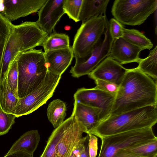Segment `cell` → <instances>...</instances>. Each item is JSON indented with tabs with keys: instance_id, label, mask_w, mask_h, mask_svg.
Listing matches in <instances>:
<instances>
[{
	"instance_id": "obj_1",
	"label": "cell",
	"mask_w": 157,
	"mask_h": 157,
	"mask_svg": "<svg viewBox=\"0 0 157 157\" xmlns=\"http://www.w3.org/2000/svg\"><path fill=\"white\" fill-rule=\"evenodd\" d=\"M157 105V83L137 67L127 70L119 86L109 116Z\"/></svg>"
},
{
	"instance_id": "obj_2",
	"label": "cell",
	"mask_w": 157,
	"mask_h": 157,
	"mask_svg": "<svg viewBox=\"0 0 157 157\" xmlns=\"http://www.w3.org/2000/svg\"><path fill=\"white\" fill-rule=\"evenodd\" d=\"M157 122V106L149 105L109 116L89 134L101 139L129 131L152 128Z\"/></svg>"
},
{
	"instance_id": "obj_3",
	"label": "cell",
	"mask_w": 157,
	"mask_h": 157,
	"mask_svg": "<svg viewBox=\"0 0 157 157\" xmlns=\"http://www.w3.org/2000/svg\"><path fill=\"white\" fill-rule=\"evenodd\" d=\"M48 36L36 21H25L17 25L13 24L4 52L0 82L6 78L11 64L19 54L41 46Z\"/></svg>"
},
{
	"instance_id": "obj_4",
	"label": "cell",
	"mask_w": 157,
	"mask_h": 157,
	"mask_svg": "<svg viewBox=\"0 0 157 157\" xmlns=\"http://www.w3.org/2000/svg\"><path fill=\"white\" fill-rule=\"evenodd\" d=\"M18 72L19 98L27 95L43 82L48 71L44 53L32 49L19 54L16 58Z\"/></svg>"
},
{
	"instance_id": "obj_5",
	"label": "cell",
	"mask_w": 157,
	"mask_h": 157,
	"mask_svg": "<svg viewBox=\"0 0 157 157\" xmlns=\"http://www.w3.org/2000/svg\"><path fill=\"white\" fill-rule=\"evenodd\" d=\"M157 9V0H115L111 12L122 25H140Z\"/></svg>"
},
{
	"instance_id": "obj_6",
	"label": "cell",
	"mask_w": 157,
	"mask_h": 157,
	"mask_svg": "<svg viewBox=\"0 0 157 157\" xmlns=\"http://www.w3.org/2000/svg\"><path fill=\"white\" fill-rule=\"evenodd\" d=\"M109 22L105 15L92 18L82 23L72 47L74 57L82 58L90 53L104 35Z\"/></svg>"
},
{
	"instance_id": "obj_7",
	"label": "cell",
	"mask_w": 157,
	"mask_h": 157,
	"mask_svg": "<svg viewBox=\"0 0 157 157\" xmlns=\"http://www.w3.org/2000/svg\"><path fill=\"white\" fill-rule=\"evenodd\" d=\"M157 138L152 128L124 132L104 137L98 157H113L118 151Z\"/></svg>"
},
{
	"instance_id": "obj_8",
	"label": "cell",
	"mask_w": 157,
	"mask_h": 157,
	"mask_svg": "<svg viewBox=\"0 0 157 157\" xmlns=\"http://www.w3.org/2000/svg\"><path fill=\"white\" fill-rule=\"evenodd\" d=\"M61 77L48 71L43 82L35 90L19 98L14 113L16 117L29 114L46 103L53 95Z\"/></svg>"
},
{
	"instance_id": "obj_9",
	"label": "cell",
	"mask_w": 157,
	"mask_h": 157,
	"mask_svg": "<svg viewBox=\"0 0 157 157\" xmlns=\"http://www.w3.org/2000/svg\"><path fill=\"white\" fill-rule=\"evenodd\" d=\"M113 41L111 35L109 22L104 35L90 53L82 58L75 57V65L71 67V75L79 78L89 75L110 54Z\"/></svg>"
},
{
	"instance_id": "obj_10",
	"label": "cell",
	"mask_w": 157,
	"mask_h": 157,
	"mask_svg": "<svg viewBox=\"0 0 157 157\" xmlns=\"http://www.w3.org/2000/svg\"><path fill=\"white\" fill-rule=\"evenodd\" d=\"M115 96L94 87L79 89L74 94V98L75 102L100 109L101 122L109 116Z\"/></svg>"
},
{
	"instance_id": "obj_11",
	"label": "cell",
	"mask_w": 157,
	"mask_h": 157,
	"mask_svg": "<svg viewBox=\"0 0 157 157\" xmlns=\"http://www.w3.org/2000/svg\"><path fill=\"white\" fill-rule=\"evenodd\" d=\"M47 0H0V13L11 22L39 11Z\"/></svg>"
},
{
	"instance_id": "obj_12",
	"label": "cell",
	"mask_w": 157,
	"mask_h": 157,
	"mask_svg": "<svg viewBox=\"0 0 157 157\" xmlns=\"http://www.w3.org/2000/svg\"><path fill=\"white\" fill-rule=\"evenodd\" d=\"M127 70L119 63L108 56L89 75L94 79H100L115 83L119 86Z\"/></svg>"
},
{
	"instance_id": "obj_13",
	"label": "cell",
	"mask_w": 157,
	"mask_h": 157,
	"mask_svg": "<svg viewBox=\"0 0 157 157\" xmlns=\"http://www.w3.org/2000/svg\"><path fill=\"white\" fill-rule=\"evenodd\" d=\"M63 0H47L38 11L36 21L40 28L47 33L54 30L56 24L65 14Z\"/></svg>"
},
{
	"instance_id": "obj_14",
	"label": "cell",
	"mask_w": 157,
	"mask_h": 157,
	"mask_svg": "<svg viewBox=\"0 0 157 157\" xmlns=\"http://www.w3.org/2000/svg\"><path fill=\"white\" fill-rule=\"evenodd\" d=\"M64 134L56 147L55 157H69L74 147L83 137V132L75 117L71 115Z\"/></svg>"
},
{
	"instance_id": "obj_15",
	"label": "cell",
	"mask_w": 157,
	"mask_h": 157,
	"mask_svg": "<svg viewBox=\"0 0 157 157\" xmlns=\"http://www.w3.org/2000/svg\"><path fill=\"white\" fill-rule=\"evenodd\" d=\"M143 50L122 37L113 40L108 56L121 65L132 62L138 63L141 59L139 55Z\"/></svg>"
},
{
	"instance_id": "obj_16",
	"label": "cell",
	"mask_w": 157,
	"mask_h": 157,
	"mask_svg": "<svg viewBox=\"0 0 157 157\" xmlns=\"http://www.w3.org/2000/svg\"><path fill=\"white\" fill-rule=\"evenodd\" d=\"M101 113L98 108L74 101L71 115L75 117L83 132L88 134L100 122Z\"/></svg>"
},
{
	"instance_id": "obj_17",
	"label": "cell",
	"mask_w": 157,
	"mask_h": 157,
	"mask_svg": "<svg viewBox=\"0 0 157 157\" xmlns=\"http://www.w3.org/2000/svg\"><path fill=\"white\" fill-rule=\"evenodd\" d=\"M44 53L48 71L60 76L71 64L74 57L71 47Z\"/></svg>"
},
{
	"instance_id": "obj_18",
	"label": "cell",
	"mask_w": 157,
	"mask_h": 157,
	"mask_svg": "<svg viewBox=\"0 0 157 157\" xmlns=\"http://www.w3.org/2000/svg\"><path fill=\"white\" fill-rule=\"evenodd\" d=\"M40 140L38 130H31L26 132L13 144L6 154L17 151H22L33 155Z\"/></svg>"
},
{
	"instance_id": "obj_19",
	"label": "cell",
	"mask_w": 157,
	"mask_h": 157,
	"mask_svg": "<svg viewBox=\"0 0 157 157\" xmlns=\"http://www.w3.org/2000/svg\"><path fill=\"white\" fill-rule=\"evenodd\" d=\"M109 0H83L79 16L82 23L92 18L106 15Z\"/></svg>"
},
{
	"instance_id": "obj_20",
	"label": "cell",
	"mask_w": 157,
	"mask_h": 157,
	"mask_svg": "<svg viewBox=\"0 0 157 157\" xmlns=\"http://www.w3.org/2000/svg\"><path fill=\"white\" fill-rule=\"evenodd\" d=\"M18 100L8 85L7 77L0 82V107L3 111L14 114Z\"/></svg>"
},
{
	"instance_id": "obj_21",
	"label": "cell",
	"mask_w": 157,
	"mask_h": 157,
	"mask_svg": "<svg viewBox=\"0 0 157 157\" xmlns=\"http://www.w3.org/2000/svg\"><path fill=\"white\" fill-rule=\"evenodd\" d=\"M65 103L59 99L54 100L48 105L47 115L48 120L55 128L63 122L66 116Z\"/></svg>"
},
{
	"instance_id": "obj_22",
	"label": "cell",
	"mask_w": 157,
	"mask_h": 157,
	"mask_svg": "<svg viewBox=\"0 0 157 157\" xmlns=\"http://www.w3.org/2000/svg\"><path fill=\"white\" fill-rule=\"evenodd\" d=\"M68 122L67 118L53 130L40 157H55L57 146L64 134Z\"/></svg>"
},
{
	"instance_id": "obj_23",
	"label": "cell",
	"mask_w": 157,
	"mask_h": 157,
	"mask_svg": "<svg viewBox=\"0 0 157 157\" xmlns=\"http://www.w3.org/2000/svg\"><path fill=\"white\" fill-rule=\"evenodd\" d=\"M137 68L148 75L157 83V46L150 51L148 56L144 59H141Z\"/></svg>"
},
{
	"instance_id": "obj_24",
	"label": "cell",
	"mask_w": 157,
	"mask_h": 157,
	"mask_svg": "<svg viewBox=\"0 0 157 157\" xmlns=\"http://www.w3.org/2000/svg\"><path fill=\"white\" fill-rule=\"evenodd\" d=\"M41 46L44 52L68 48L70 47L69 37L64 33H54L48 36Z\"/></svg>"
},
{
	"instance_id": "obj_25",
	"label": "cell",
	"mask_w": 157,
	"mask_h": 157,
	"mask_svg": "<svg viewBox=\"0 0 157 157\" xmlns=\"http://www.w3.org/2000/svg\"><path fill=\"white\" fill-rule=\"evenodd\" d=\"M123 37L132 44L143 50L151 49L153 46L151 40L136 29H123Z\"/></svg>"
},
{
	"instance_id": "obj_26",
	"label": "cell",
	"mask_w": 157,
	"mask_h": 157,
	"mask_svg": "<svg viewBox=\"0 0 157 157\" xmlns=\"http://www.w3.org/2000/svg\"><path fill=\"white\" fill-rule=\"evenodd\" d=\"M13 24L0 13V73L5 48Z\"/></svg>"
},
{
	"instance_id": "obj_27",
	"label": "cell",
	"mask_w": 157,
	"mask_h": 157,
	"mask_svg": "<svg viewBox=\"0 0 157 157\" xmlns=\"http://www.w3.org/2000/svg\"><path fill=\"white\" fill-rule=\"evenodd\" d=\"M123 150L141 157L150 156L157 154V139Z\"/></svg>"
},
{
	"instance_id": "obj_28",
	"label": "cell",
	"mask_w": 157,
	"mask_h": 157,
	"mask_svg": "<svg viewBox=\"0 0 157 157\" xmlns=\"http://www.w3.org/2000/svg\"><path fill=\"white\" fill-rule=\"evenodd\" d=\"M83 0H63L65 13L76 22L80 21L79 16Z\"/></svg>"
},
{
	"instance_id": "obj_29",
	"label": "cell",
	"mask_w": 157,
	"mask_h": 157,
	"mask_svg": "<svg viewBox=\"0 0 157 157\" xmlns=\"http://www.w3.org/2000/svg\"><path fill=\"white\" fill-rule=\"evenodd\" d=\"M7 83L16 96L18 98V72L17 63L15 59L11 64L7 75Z\"/></svg>"
},
{
	"instance_id": "obj_30",
	"label": "cell",
	"mask_w": 157,
	"mask_h": 157,
	"mask_svg": "<svg viewBox=\"0 0 157 157\" xmlns=\"http://www.w3.org/2000/svg\"><path fill=\"white\" fill-rule=\"evenodd\" d=\"M16 117L14 114L4 112L0 107V136L8 132Z\"/></svg>"
},
{
	"instance_id": "obj_31",
	"label": "cell",
	"mask_w": 157,
	"mask_h": 157,
	"mask_svg": "<svg viewBox=\"0 0 157 157\" xmlns=\"http://www.w3.org/2000/svg\"><path fill=\"white\" fill-rule=\"evenodd\" d=\"M96 86L95 87L103 91L116 95L119 88L117 84L100 79L94 80Z\"/></svg>"
},
{
	"instance_id": "obj_32",
	"label": "cell",
	"mask_w": 157,
	"mask_h": 157,
	"mask_svg": "<svg viewBox=\"0 0 157 157\" xmlns=\"http://www.w3.org/2000/svg\"><path fill=\"white\" fill-rule=\"evenodd\" d=\"M109 22L110 32L113 39L122 37L124 27L123 25L114 18H111Z\"/></svg>"
},
{
	"instance_id": "obj_33",
	"label": "cell",
	"mask_w": 157,
	"mask_h": 157,
	"mask_svg": "<svg viewBox=\"0 0 157 157\" xmlns=\"http://www.w3.org/2000/svg\"><path fill=\"white\" fill-rule=\"evenodd\" d=\"M88 150L90 157H96L98 150V139L97 136L89 134Z\"/></svg>"
},
{
	"instance_id": "obj_34",
	"label": "cell",
	"mask_w": 157,
	"mask_h": 157,
	"mask_svg": "<svg viewBox=\"0 0 157 157\" xmlns=\"http://www.w3.org/2000/svg\"><path fill=\"white\" fill-rule=\"evenodd\" d=\"M86 136L83 137L74 147L69 157H80L84 150Z\"/></svg>"
},
{
	"instance_id": "obj_35",
	"label": "cell",
	"mask_w": 157,
	"mask_h": 157,
	"mask_svg": "<svg viewBox=\"0 0 157 157\" xmlns=\"http://www.w3.org/2000/svg\"><path fill=\"white\" fill-rule=\"evenodd\" d=\"M113 157H141L131 153L123 149L116 152Z\"/></svg>"
},
{
	"instance_id": "obj_36",
	"label": "cell",
	"mask_w": 157,
	"mask_h": 157,
	"mask_svg": "<svg viewBox=\"0 0 157 157\" xmlns=\"http://www.w3.org/2000/svg\"><path fill=\"white\" fill-rule=\"evenodd\" d=\"M3 157H33V155H30L22 151H17L6 154Z\"/></svg>"
},
{
	"instance_id": "obj_37",
	"label": "cell",
	"mask_w": 157,
	"mask_h": 157,
	"mask_svg": "<svg viewBox=\"0 0 157 157\" xmlns=\"http://www.w3.org/2000/svg\"><path fill=\"white\" fill-rule=\"evenodd\" d=\"M89 139V135L87 134L86 136L84 148L81 154L80 157H90L88 150Z\"/></svg>"
},
{
	"instance_id": "obj_38",
	"label": "cell",
	"mask_w": 157,
	"mask_h": 157,
	"mask_svg": "<svg viewBox=\"0 0 157 157\" xmlns=\"http://www.w3.org/2000/svg\"><path fill=\"white\" fill-rule=\"evenodd\" d=\"M157 154H156L155 155H152V156H149V157H153V156H154L155 155H157Z\"/></svg>"
},
{
	"instance_id": "obj_39",
	"label": "cell",
	"mask_w": 157,
	"mask_h": 157,
	"mask_svg": "<svg viewBox=\"0 0 157 157\" xmlns=\"http://www.w3.org/2000/svg\"><path fill=\"white\" fill-rule=\"evenodd\" d=\"M153 157H157V154L155 155Z\"/></svg>"
}]
</instances>
